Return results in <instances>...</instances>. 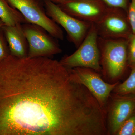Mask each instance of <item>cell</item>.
Here are the masks:
<instances>
[{"instance_id": "1", "label": "cell", "mask_w": 135, "mask_h": 135, "mask_svg": "<svg viewBox=\"0 0 135 135\" xmlns=\"http://www.w3.org/2000/svg\"><path fill=\"white\" fill-rule=\"evenodd\" d=\"M105 120L59 61L10 54L0 61V135H98Z\"/></svg>"}, {"instance_id": "2", "label": "cell", "mask_w": 135, "mask_h": 135, "mask_svg": "<svg viewBox=\"0 0 135 135\" xmlns=\"http://www.w3.org/2000/svg\"><path fill=\"white\" fill-rule=\"evenodd\" d=\"M98 41L101 73L111 83L118 82L128 64L127 40L106 39L98 36Z\"/></svg>"}, {"instance_id": "3", "label": "cell", "mask_w": 135, "mask_h": 135, "mask_svg": "<svg viewBox=\"0 0 135 135\" xmlns=\"http://www.w3.org/2000/svg\"><path fill=\"white\" fill-rule=\"evenodd\" d=\"M98 35L95 26L92 23L83 41L74 53L65 55L59 61L66 69L84 67L101 73Z\"/></svg>"}, {"instance_id": "4", "label": "cell", "mask_w": 135, "mask_h": 135, "mask_svg": "<svg viewBox=\"0 0 135 135\" xmlns=\"http://www.w3.org/2000/svg\"><path fill=\"white\" fill-rule=\"evenodd\" d=\"M67 70L71 79L86 87L106 113L109 98L119 81L105 82L101 78L100 73L90 68L76 67Z\"/></svg>"}, {"instance_id": "5", "label": "cell", "mask_w": 135, "mask_h": 135, "mask_svg": "<svg viewBox=\"0 0 135 135\" xmlns=\"http://www.w3.org/2000/svg\"><path fill=\"white\" fill-rule=\"evenodd\" d=\"M7 1L22 14L27 23L41 27L55 38L64 40L62 30L47 15L45 9L38 0Z\"/></svg>"}, {"instance_id": "6", "label": "cell", "mask_w": 135, "mask_h": 135, "mask_svg": "<svg viewBox=\"0 0 135 135\" xmlns=\"http://www.w3.org/2000/svg\"><path fill=\"white\" fill-rule=\"evenodd\" d=\"M44 2L47 15L64 28L69 41L77 48L85 38L92 23L75 18L50 0Z\"/></svg>"}, {"instance_id": "7", "label": "cell", "mask_w": 135, "mask_h": 135, "mask_svg": "<svg viewBox=\"0 0 135 135\" xmlns=\"http://www.w3.org/2000/svg\"><path fill=\"white\" fill-rule=\"evenodd\" d=\"M22 27L28 42V57L50 58L62 53L55 38L41 27L25 23L22 24Z\"/></svg>"}, {"instance_id": "8", "label": "cell", "mask_w": 135, "mask_h": 135, "mask_svg": "<svg viewBox=\"0 0 135 135\" xmlns=\"http://www.w3.org/2000/svg\"><path fill=\"white\" fill-rule=\"evenodd\" d=\"M135 112V94L119 95L112 92L106 109L107 134L116 135L122 125Z\"/></svg>"}, {"instance_id": "9", "label": "cell", "mask_w": 135, "mask_h": 135, "mask_svg": "<svg viewBox=\"0 0 135 135\" xmlns=\"http://www.w3.org/2000/svg\"><path fill=\"white\" fill-rule=\"evenodd\" d=\"M124 11L119 8L108 7L103 17L94 24L99 37L106 39L127 40L132 32Z\"/></svg>"}, {"instance_id": "10", "label": "cell", "mask_w": 135, "mask_h": 135, "mask_svg": "<svg viewBox=\"0 0 135 135\" xmlns=\"http://www.w3.org/2000/svg\"><path fill=\"white\" fill-rule=\"evenodd\" d=\"M57 5L75 18L94 24L101 19L109 7L103 0H65Z\"/></svg>"}, {"instance_id": "11", "label": "cell", "mask_w": 135, "mask_h": 135, "mask_svg": "<svg viewBox=\"0 0 135 135\" xmlns=\"http://www.w3.org/2000/svg\"><path fill=\"white\" fill-rule=\"evenodd\" d=\"M2 28L8 44L10 54L17 57H27L29 47L22 24L12 26L4 25Z\"/></svg>"}, {"instance_id": "12", "label": "cell", "mask_w": 135, "mask_h": 135, "mask_svg": "<svg viewBox=\"0 0 135 135\" xmlns=\"http://www.w3.org/2000/svg\"><path fill=\"white\" fill-rule=\"evenodd\" d=\"M0 19L5 25L10 26L27 23L22 14L7 0H0Z\"/></svg>"}, {"instance_id": "13", "label": "cell", "mask_w": 135, "mask_h": 135, "mask_svg": "<svg viewBox=\"0 0 135 135\" xmlns=\"http://www.w3.org/2000/svg\"><path fill=\"white\" fill-rule=\"evenodd\" d=\"M112 93L119 95L135 94V67L132 68L130 75L122 83L118 84Z\"/></svg>"}, {"instance_id": "14", "label": "cell", "mask_w": 135, "mask_h": 135, "mask_svg": "<svg viewBox=\"0 0 135 135\" xmlns=\"http://www.w3.org/2000/svg\"><path fill=\"white\" fill-rule=\"evenodd\" d=\"M116 135H135V112L123 123Z\"/></svg>"}, {"instance_id": "15", "label": "cell", "mask_w": 135, "mask_h": 135, "mask_svg": "<svg viewBox=\"0 0 135 135\" xmlns=\"http://www.w3.org/2000/svg\"><path fill=\"white\" fill-rule=\"evenodd\" d=\"M127 42L128 64L133 68L135 67V34H131Z\"/></svg>"}, {"instance_id": "16", "label": "cell", "mask_w": 135, "mask_h": 135, "mask_svg": "<svg viewBox=\"0 0 135 135\" xmlns=\"http://www.w3.org/2000/svg\"><path fill=\"white\" fill-rule=\"evenodd\" d=\"M2 28H0V61L7 57L10 54L9 48Z\"/></svg>"}, {"instance_id": "17", "label": "cell", "mask_w": 135, "mask_h": 135, "mask_svg": "<svg viewBox=\"0 0 135 135\" xmlns=\"http://www.w3.org/2000/svg\"><path fill=\"white\" fill-rule=\"evenodd\" d=\"M127 12L128 19L132 33L135 34V0H131Z\"/></svg>"}, {"instance_id": "18", "label": "cell", "mask_w": 135, "mask_h": 135, "mask_svg": "<svg viewBox=\"0 0 135 135\" xmlns=\"http://www.w3.org/2000/svg\"><path fill=\"white\" fill-rule=\"evenodd\" d=\"M108 7L119 8L127 11L128 0H103Z\"/></svg>"}, {"instance_id": "19", "label": "cell", "mask_w": 135, "mask_h": 135, "mask_svg": "<svg viewBox=\"0 0 135 135\" xmlns=\"http://www.w3.org/2000/svg\"><path fill=\"white\" fill-rule=\"evenodd\" d=\"M50 1L54 3L57 4L60 3V2H62L63 1H65V0H50Z\"/></svg>"}, {"instance_id": "20", "label": "cell", "mask_w": 135, "mask_h": 135, "mask_svg": "<svg viewBox=\"0 0 135 135\" xmlns=\"http://www.w3.org/2000/svg\"><path fill=\"white\" fill-rule=\"evenodd\" d=\"M4 25H5V24H4L3 22H2V20H1L0 19V28L2 27Z\"/></svg>"}]
</instances>
